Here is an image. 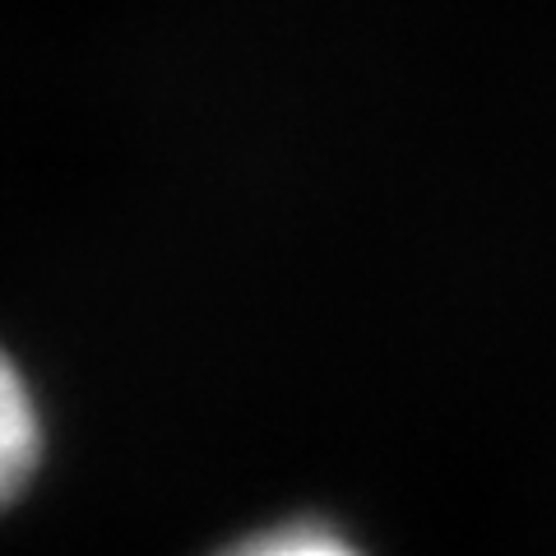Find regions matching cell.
Masks as SVG:
<instances>
[{"label":"cell","mask_w":556,"mask_h":556,"mask_svg":"<svg viewBox=\"0 0 556 556\" xmlns=\"http://www.w3.org/2000/svg\"><path fill=\"white\" fill-rule=\"evenodd\" d=\"M38 459H42L38 404H33L20 367L0 353V510L28 486Z\"/></svg>","instance_id":"cell-1"},{"label":"cell","mask_w":556,"mask_h":556,"mask_svg":"<svg viewBox=\"0 0 556 556\" xmlns=\"http://www.w3.org/2000/svg\"><path fill=\"white\" fill-rule=\"evenodd\" d=\"M223 556H357V547H348L325 525H283V529L247 538V543L228 547Z\"/></svg>","instance_id":"cell-2"}]
</instances>
